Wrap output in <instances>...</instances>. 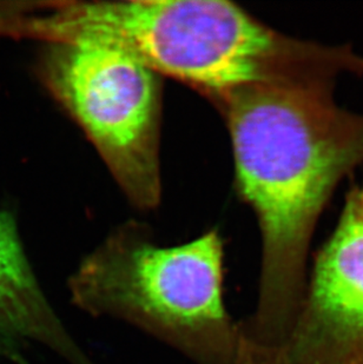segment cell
<instances>
[{
  "label": "cell",
  "instance_id": "obj_1",
  "mask_svg": "<svg viewBox=\"0 0 363 364\" xmlns=\"http://www.w3.org/2000/svg\"><path fill=\"white\" fill-rule=\"evenodd\" d=\"M335 82H256L215 103L233 143L237 189L256 213L262 261L254 313L237 322V364H271L307 289L320 215L363 163V116L340 107Z\"/></svg>",
  "mask_w": 363,
  "mask_h": 364
},
{
  "label": "cell",
  "instance_id": "obj_2",
  "mask_svg": "<svg viewBox=\"0 0 363 364\" xmlns=\"http://www.w3.org/2000/svg\"><path fill=\"white\" fill-rule=\"evenodd\" d=\"M31 28L48 43L118 48L214 104L256 82H335L341 73H363L349 46L291 38L221 0L59 3Z\"/></svg>",
  "mask_w": 363,
  "mask_h": 364
},
{
  "label": "cell",
  "instance_id": "obj_3",
  "mask_svg": "<svg viewBox=\"0 0 363 364\" xmlns=\"http://www.w3.org/2000/svg\"><path fill=\"white\" fill-rule=\"evenodd\" d=\"M223 261L217 230L159 247L143 225L127 224L70 276V301L89 316L131 324L195 364H236L238 328L224 303Z\"/></svg>",
  "mask_w": 363,
  "mask_h": 364
},
{
  "label": "cell",
  "instance_id": "obj_4",
  "mask_svg": "<svg viewBox=\"0 0 363 364\" xmlns=\"http://www.w3.org/2000/svg\"><path fill=\"white\" fill-rule=\"evenodd\" d=\"M52 96L100 152L127 198L141 209L161 200L159 75L105 45L51 41L41 64Z\"/></svg>",
  "mask_w": 363,
  "mask_h": 364
},
{
  "label": "cell",
  "instance_id": "obj_5",
  "mask_svg": "<svg viewBox=\"0 0 363 364\" xmlns=\"http://www.w3.org/2000/svg\"><path fill=\"white\" fill-rule=\"evenodd\" d=\"M363 342V186L316 256L290 336L271 364H344Z\"/></svg>",
  "mask_w": 363,
  "mask_h": 364
},
{
  "label": "cell",
  "instance_id": "obj_6",
  "mask_svg": "<svg viewBox=\"0 0 363 364\" xmlns=\"http://www.w3.org/2000/svg\"><path fill=\"white\" fill-rule=\"evenodd\" d=\"M32 344L48 348L69 364H96L52 308L14 217L0 210V358L30 364L24 353Z\"/></svg>",
  "mask_w": 363,
  "mask_h": 364
},
{
  "label": "cell",
  "instance_id": "obj_7",
  "mask_svg": "<svg viewBox=\"0 0 363 364\" xmlns=\"http://www.w3.org/2000/svg\"><path fill=\"white\" fill-rule=\"evenodd\" d=\"M344 364H363V342H361Z\"/></svg>",
  "mask_w": 363,
  "mask_h": 364
}]
</instances>
